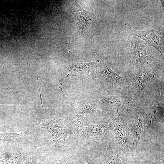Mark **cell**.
I'll list each match as a JSON object with an SVG mask.
<instances>
[{
    "label": "cell",
    "instance_id": "1",
    "mask_svg": "<svg viewBox=\"0 0 164 164\" xmlns=\"http://www.w3.org/2000/svg\"><path fill=\"white\" fill-rule=\"evenodd\" d=\"M159 70L125 72L124 78L128 94L145 101L161 91L163 81L159 78Z\"/></svg>",
    "mask_w": 164,
    "mask_h": 164
},
{
    "label": "cell",
    "instance_id": "2",
    "mask_svg": "<svg viewBox=\"0 0 164 164\" xmlns=\"http://www.w3.org/2000/svg\"><path fill=\"white\" fill-rule=\"evenodd\" d=\"M129 64L135 71L159 69V60L153 56L146 46L136 40L131 42Z\"/></svg>",
    "mask_w": 164,
    "mask_h": 164
},
{
    "label": "cell",
    "instance_id": "3",
    "mask_svg": "<svg viewBox=\"0 0 164 164\" xmlns=\"http://www.w3.org/2000/svg\"><path fill=\"white\" fill-rule=\"evenodd\" d=\"M97 78L101 85L112 95L124 96L128 94L124 78L117 74L105 64L97 70Z\"/></svg>",
    "mask_w": 164,
    "mask_h": 164
},
{
    "label": "cell",
    "instance_id": "4",
    "mask_svg": "<svg viewBox=\"0 0 164 164\" xmlns=\"http://www.w3.org/2000/svg\"><path fill=\"white\" fill-rule=\"evenodd\" d=\"M110 118L112 120L114 133L120 153L130 156L127 137V126L128 114L119 108L109 111Z\"/></svg>",
    "mask_w": 164,
    "mask_h": 164
},
{
    "label": "cell",
    "instance_id": "5",
    "mask_svg": "<svg viewBox=\"0 0 164 164\" xmlns=\"http://www.w3.org/2000/svg\"><path fill=\"white\" fill-rule=\"evenodd\" d=\"M164 98L160 92L145 101L143 121L148 125L158 128L164 125Z\"/></svg>",
    "mask_w": 164,
    "mask_h": 164
},
{
    "label": "cell",
    "instance_id": "6",
    "mask_svg": "<svg viewBox=\"0 0 164 164\" xmlns=\"http://www.w3.org/2000/svg\"><path fill=\"white\" fill-rule=\"evenodd\" d=\"M82 135L86 140L109 141L116 138L113 122L110 118L101 124L87 125L82 131Z\"/></svg>",
    "mask_w": 164,
    "mask_h": 164
},
{
    "label": "cell",
    "instance_id": "7",
    "mask_svg": "<svg viewBox=\"0 0 164 164\" xmlns=\"http://www.w3.org/2000/svg\"><path fill=\"white\" fill-rule=\"evenodd\" d=\"M41 127L49 132L52 134L53 145L56 147L63 146L67 136V127L64 125L62 119H54L50 121L40 120L38 121Z\"/></svg>",
    "mask_w": 164,
    "mask_h": 164
},
{
    "label": "cell",
    "instance_id": "8",
    "mask_svg": "<svg viewBox=\"0 0 164 164\" xmlns=\"http://www.w3.org/2000/svg\"><path fill=\"white\" fill-rule=\"evenodd\" d=\"M142 125V116L128 118L127 132L130 153L136 152L139 150Z\"/></svg>",
    "mask_w": 164,
    "mask_h": 164
},
{
    "label": "cell",
    "instance_id": "9",
    "mask_svg": "<svg viewBox=\"0 0 164 164\" xmlns=\"http://www.w3.org/2000/svg\"><path fill=\"white\" fill-rule=\"evenodd\" d=\"M130 34L140 38L146 42L149 46L155 48L164 58V35L160 30L153 29L145 31H136Z\"/></svg>",
    "mask_w": 164,
    "mask_h": 164
},
{
    "label": "cell",
    "instance_id": "10",
    "mask_svg": "<svg viewBox=\"0 0 164 164\" xmlns=\"http://www.w3.org/2000/svg\"><path fill=\"white\" fill-rule=\"evenodd\" d=\"M145 101L128 94L123 96L122 102L119 107L130 117L142 116L144 108Z\"/></svg>",
    "mask_w": 164,
    "mask_h": 164
},
{
    "label": "cell",
    "instance_id": "11",
    "mask_svg": "<svg viewBox=\"0 0 164 164\" xmlns=\"http://www.w3.org/2000/svg\"><path fill=\"white\" fill-rule=\"evenodd\" d=\"M115 139L104 142L106 151L94 164H123L117 142Z\"/></svg>",
    "mask_w": 164,
    "mask_h": 164
},
{
    "label": "cell",
    "instance_id": "12",
    "mask_svg": "<svg viewBox=\"0 0 164 164\" xmlns=\"http://www.w3.org/2000/svg\"><path fill=\"white\" fill-rule=\"evenodd\" d=\"M70 9L78 30L82 32L87 29L91 21L90 12L83 9L76 2L71 4Z\"/></svg>",
    "mask_w": 164,
    "mask_h": 164
},
{
    "label": "cell",
    "instance_id": "13",
    "mask_svg": "<svg viewBox=\"0 0 164 164\" xmlns=\"http://www.w3.org/2000/svg\"><path fill=\"white\" fill-rule=\"evenodd\" d=\"M98 61L88 63H74L69 66V73L64 77L70 76L87 75L97 72L100 65Z\"/></svg>",
    "mask_w": 164,
    "mask_h": 164
},
{
    "label": "cell",
    "instance_id": "14",
    "mask_svg": "<svg viewBox=\"0 0 164 164\" xmlns=\"http://www.w3.org/2000/svg\"><path fill=\"white\" fill-rule=\"evenodd\" d=\"M23 157L21 152L16 149L0 148V162L6 164H20Z\"/></svg>",
    "mask_w": 164,
    "mask_h": 164
},
{
    "label": "cell",
    "instance_id": "15",
    "mask_svg": "<svg viewBox=\"0 0 164 164\" xmlns=\"http://www.w3.org/2000/svg\"><path fill=\"white\" fill-rule=\"evenodd\" d=\"M75 111V114L85 117L89 119L98 113V110L94 106L84 101L76 100L70 103Z\"/></svg>",
    "mask_w": 164,
    "mask_h": 164
},
{
    "label": "cell",
    "instance_id": "16",
    "mask_svg": "<svg viewBox=\"0 0 164 164\" xmlns=\"http://www.w3.org/2000/svg\"><path fill=\"white\" fill-rule=\"evenodd\" d=\"M88 119L85 117L74 114L70 122L66 126L71 137L77 135L81 132L84 128L88 125Z\"/></svg>",
    "mask_w": 164,
    "mask_h": 164
},
{
    "label": "cell",
    "instance_id": "17",
    "mask_svg": "<svg viewBox=\"0 0 164 164\" xmlns=\"http://www.w3.org/2000/svg\"><path fill=\"white\" fill-rule=\"evenodd\" d=\"M123 96L113 95L102 96L100 97L99 101L101 104L106 107L109 111L119 108L122 102Z\"/></svg>",
    "mask_w": 164,
    "mask_h": 164
},
{
    "label": "cell",
    "instance_id": "18",
    "mask_svg": "<svg viewBox=\"0 0 164 164\" xmlns=\"http://www.w3.org/2000/svg\"><path fill=\"white\" fill-rule=\"evenodd\" d=\"M19 135V134L18 133L0 132V148L2 146L1 145L3 142H13L15 138L18 137Z\"/></svg>",
    "mask_w": 164,
    "mask_h": 164
},
{
    "label": "cell",
    "instance_id": "19",
    "mask_svg": "<svg viewBox=\"0 0 164 164\" xmlns=\"http://www.w3.org/2000/svg\"><path fill=\"white\" fill-rule=\"evenodd\" d=\"M58 164H73L72 156L68 155L65 156L60 162H58Z\"/></svg>",
    "mask_w": 164,
    "mask_h": 164
},
{
    "label": "cell",
    "instance_id": "20",
    "mask_svg": "<svg viewBox=\"0 0 164 164\" xmlns=\"http://www.w3.org/2000/svg\"><path fill=\"white\" fill-rule=\"evenodd\" d=\"M20 164H33L32 158L28 156H23Z\"/></svg>",
    "mask_w": 164,
    "mask_h": 164
},
{
    "label": "cell",
    "instance_id": "21",
    "mask_svg": "<svg viewBox=\"0 0 164 164\" xmlns=\"http://www.w3.org/2000/svg\"><path fill=\"white\" fill-rule=\"evenodd\" d=\"M155 164H164V158H162L158 160L155 161Z\"/></svg>",
    "mask_w": 164,
    "mask_h": 164
},
{
    "label": "cell",
    "instance_id": "22",
    "mask_svg": "<svg viewBox=\"0 0 164 164\" xmlns=\"http://www.w3.org/2000/svg\"><path fill=\"white\" fill-rule=\"evenodd\" d=\"M37 81H38V86H39L38 87H39V94H40V101H41V104H42V108H43V103H42V97H41V93H40V88H39V80H38V77H37Z\"/></svg>",
    "mask_w": 164,
    "mask_h": 164
},
{
    "label": "cell",
    "instance_id": "23",
    "mask_svg": "<svg viewBox=\"0 0 164 164\" xmlns=\"http://www.w3.org/2000/svg\"><path fill=\"white\" fill-rule=\"evenodd\" d=\"M142 164H155V161L145 163Z\"/></svg>",
    "mask_w": 164,
    "mask_h": 164
},
{
    "label": "cell",
    "instance_id": "24",
    "mask_svg": "<svg viewBox=\"0 0 164 164\" xmlns=\"http://www.w3.org/2000/svg\"><path fill=\"white\" fill-rule=\"evenodd\" d=\"M5 106V105L0 104V108H4Z\"/></svg>",
    "mask_w": 164,
    "mask_h": 164
}]
</instances>
